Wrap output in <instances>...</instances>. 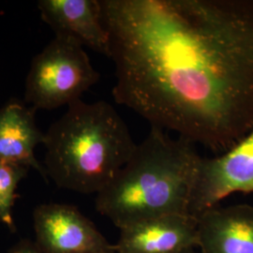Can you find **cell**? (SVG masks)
<instances>
[{
    "mask_svg": "<svg viewBox=\"0 0 253 253\" xmlns=\"http://www.w3.org/2000/svg\"><path fill=\"white\" fill-rule=\"evenodd\" d=\"M116 102L221 154L253 128V0H100Z\"/></svg>",
    "mask_w": 253,
    "mask_h": 253,
    "instance_id": "6da1fadb",
    "label": "cell"
},
{
    "mask_svg": "<svg viewBox=\"0 0 253 253\" xmlns=\"http://www.w3.org/2000/svg\"><path fill=\"white\" fill-rule=\"evenodd\" d=\"M201 158L193 143L151 126L115 178L97 194V211L119 230L152 217L189 214Z\"/></svg>",
    "mask_w": 253,
    "mask_h": 253,
    "instance_id": "7a4b0ae2",
    "label": "cell"
},
{
    "mask_svg": "<svg viewBox=\"0 0 253 253\" xmlns=\"http://www.w3.org/2000/svg\"><path fill=\"white\" fill-rule=\"evenodd\" d=\"M44 169L61 189L98 194L129 160L136 145L110 103L77 100L45 132Z\"/></svg>",
    "mask_w": 253,
    "mask_h": 253,
    "instance_id": "3957f363",
    "label": "cell"
},
{
    "mask_svg": "<svg viewBox=\"0 0 253 253\" xmlns=\"http://www.w3.org/2000/svg\"><path fill=\"white\" fill-rule=\"evenodd\" d=\"M100 77L81 44L67 37L55 36L31 62L25 100L35 110L69 106L81 100Z\"/></svg>",
    "mask_w": 253,
    "mask_h": 253,
    "instance_id": "277c9868",
    "label": "cell"
},
{
    "mask_svg": "<svg viewBox=\"0 0 253 253\" xmlns=\"http://www.w3.org/2000/svg\"><path fill=\"white\" fill-rule=\"evenodd\" d=\"M236 192L253 193V128L225 152L201 158L189 214L196 217Z\"/></svg>",
    "mask_w": 253,
    "mask_h": 253,
    "instance_id": "5b68a950",
    "label": "cell"
},
{
    "mask_svg": "<svg viewBox=\"0 0 253 253\" xmlns=\"http://www.w3.org/2000/svg\"><path fill=\"white\" fill-rule=\"evenodd\" d=\"M37 246L44 253H105L115 249L78 208L63 204L37 207Z\"/></svg>",
    "mask_w": 253,
    "mask_h": 253,
    "instance_id": "8992f818",
    "label": "cell"
},
{
    "mask_svg": "<svg viewBox=\"0 0 253 253\" xmlns=\"http://www.w3.org/2000/svg\"><path fill=\"white\" fill-rule=\"evenodd\" d=\"M119 231V253H182L199 247L197 218L190 214L152 217Z\"/></svg>",
    "mask_w": 253,
    "mask_h": 253,
    "instance_id": "52a82bcc",
    "label": "cell"
},
{
    "mask_svg": "<svg viewBox=\"0 0 253 253\" xmlns=\"http://www.w3.org/2000/svg\"><path fill=\"white\" fill-rule=\"evenodd\" d=\"M38 9L55 36L73 39L83 47L110 55V39L100 0H40Z\"/></svg>",
    "mask_w": 253,
    "mask_h": 253,
    "instance_id": "ba28073f",
    "label": "cell"
},
{
    "mask_svg": "<svg viewBox=\"0 0 253 253\" xmlns=\"http://www.w3.org/2000/svg\"><path fill=\"white\" fill-rule=\"evenodd\" d=\"M201 253H253V206L208 209L196 217Z\"/></svg>",
    "mask_w": 253,
    "mask_h": 253,
    "instance_id": "9c48e42d",
    "label": "cell"
},
{
    "mask_svg": "<svg viewBox=\"0 0 253 253\" xmlns=\"http://www.w3.org/2000/svg\"><path fill=\"white\" fill-rule=\"evenodd\" d=\"M35 112L17 100L0 108V162L33 168L47 181L44 167L35 158V147L45 139L37 126Z\"/></svg>",
    "mask_w": 253,
    "mask_h": 253,
    "instance_id": "30bf717a",
    "label": "cell"
},
{
    "mask_svg": "<svg viewBox=\"0 0 253 253\" xmlns=\"http://www.w3.org/2000/svg\"><path fill=\"white\" fill-rule=\"evenodd\" d=\"M27 168L0 162V223L15 229L12 208L16 199V190L20 181L27 174Z\"/></svg>",
    "mask_w": 253,
    "mask_h": 253,
    "instance_id": "8fae6325",
    "label": "cell"
},
{
    "mask_svg": "<svg viewBox=\"0 0 253 253\" xmlns=\"http://www.w3.org/2000/svg\"><path fill=\"white\" fill-rule=\"evenodd\" d=\"M9 253H42L37 245L32 244L31 242L23 241L18 245L14 246Z\"/></svg>",
    "mask_w": 253,
    "mask_h": 253,
    "instance_id": "7c38bea8",
    "label": "cell"
},
{
    "mask_svg": "<svg viewBox=\"0 0 253 253\" xmlns=\"http://www.w3.org/2000/svg\"><path fill=\"white\" fill-rule=\"evenodd\" d=\"M197 253L196 251H195V249H191V250H188V251H186V252H184V253Z\"/></svg>",
    "mask_w": 253,
    "mask_h": 253,
    "instance_id": "4fadbf2b",
    "label": "cell"
},
{
    "mask_svg": "<svg viewBox=\"0 0 253 253\" xmlns=\"http://www.w3.org/2000/svg\"><path fill=\"white\" fill-rule=\"evenodd\" d=\"M118 253V251L116 250V247H115V249L113 250V251H111V252H108V253Z\"/></svg>",
    "mask_w": 253,
    "mask_h": 253,
    "instance_id": "5bb4252c",
    "label": "cell"
}]
</instances>
